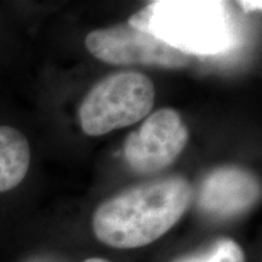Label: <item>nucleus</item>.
<instances>
[{
  "label": "nucleus",
  "instance_id": "20e7f679",
  "mask_svg": "<svg viewBox=\"0 0 262 262\" xmlns=\"http://www.w3.org/2000/svg\"><path fill=\"white\" fill-rule=\"evenodd\" d=\"M85 47L97 60L111 64H143L180 70L191 62L187 54L129 24L89 33Z\"/></svg>",
  "mask_w": 262,
  "mask_h": 262
},
{
  "label": "nucleus",
  "instance_id": "423d86ee",
  "mask_svg": "<svg viewBox=\"0 0 262 262\" xmlns=\"http://www.w3.org/2000/svg\"><path fill=\"white\" fill-rule=\"evenodd\" d=\"M261 195L257 179L248 170L227 165L208 173L199 188L196 204L212 219H229L248 211Z\"/></svg>",
  "mask_w": 262,
  "mask_h": 262
},
{
  "label": "nucleus",
  "instance_id": "7ed1b4c3",
  "mask_svg": "<svg viewBox=\"0 0 262 262\" xmlns=\"http://www.w3.org/2000/svg\"><path fill=\"white\" fill-rule=\"evenodd\" d=\"M155 85L140 72H118L100 80L79 107L86 135L101 136L140 122L155 103Z\"/></svg>",
  "mask_w": 262,
  "mask_h": 262
},
{
  "label": "nucleus",
  "instance_id": "1a4fd4ad",
  "mask_svg": "<svg viewBox=\"0 0 262 262\" xmlns=\"http://www.w3.org/2000/svg\"><path fill=\"white\" fill-rule=\"evenodd\" d=\"M238 5L244 10L245 12L260 11L262 8V3L256 0H248V2H238Z\"/></svg>",
  "mask_w": 262,
  "mask_h": 262
},
{
  "label": "nucleus",
  "instance_id": "f257e3e1",
  "mask_svg": "<svg viewBox=\"0 0 262 262\" xmlns=\"http://www.w3.org/2000/svg\"><path fill=\"white\" fill-rule=\"evenodd\" d=\"M192 198V186L179 175L135 186L98 205L94 233L108 247H146L178 224Z\"/></svg>",
  "mask_w": 262,
  "mask_h": 262
},
{
  "label": "nucleus",
  "instance_id": "0eeeda50",
  "mask_svg": "<svg viewBox=\"0 0 262 262\" xmlns=\"http://www.w3.org/2000/svg\"><path fill=\"white\" fill-rule=\"evenodd\" d=\"M31 165V147L21 131L0 126V193L17 187Z\"/></svg>",
  "mask_w": 262,
  "mask_h": 262
},
{
  "label": "nucleus",
  "instance_id": "39448f33",
  "mask_svg": "<svg viewBox=\"0 0 262 262\" xmlns=\"http://www.w3.org/2000/svg\"><path fill=\"white\" fill-rule=\"evenodd\" d=\"M187 142L188 129L181 116L171 108H162L127 135L124 158L134 171L153 173L171 165Z\"/></svg>",
  "mask_w": 262,
  "mask_h": 262
},
{
  "label": "nucleus",
  "instance_id": "f03ea898",
  "mask_svg": "<svg viewBox=\"0 0 262 262\" xmlns=\"http://www.w3.org/2000/svg\"><path fill=\"white\" fill-rule=\"evenodd\" d=\"M127 24L188 56L221 54L235 39L225 2H153L131 16Z\"/></svg>",
  "mask_w": 262,
  "mask_h": 262
},
{
  "label": "nucleus",
  "instance_id": "9d476101",
  "mask_svg": "<svg viewBox=\"0 0 262 262\" xmlns=\"http://www.w3.org/2000/svg\"><path fill=\"white\" fill-rule=\"evenodd\" d=\"M84 262H110V261L104 260V258H101V257H90L88 258V260H85Z\"/></svg>",
  "mask_w": 262,
  "mask_h": 262
},
{
  "label": "nucleus",
  "instance_id": "6e6552de",
  "mask_svg": "<svg viewBox=\"0 0 262 262\" xmlns=\"http://www.w3.org/2000/svg\"><path fill=\"white\" fill-rule=\"evenodd\" d=\"M175 262H245L243 249L231 238H220L198 253Z\"/></svg>",
  "mask_w": 262,
  "mask_h": 262
}]
</instances>
